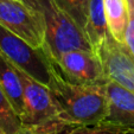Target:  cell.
Masks as SVG:
<instances>
[{
	"label": "cell",
	"instance_id": "obj_1",
	"mask_svg": "<svg viewBox=\"0 0 134 134\" xmlns=\"http://www.w3.org/2000/svg\"><path fill=\"white\" fill-rule=\"evenodd\" d=\"M49 88L58 108V119L68 126L99 125L108 116L106 84L72 83L55 68Z\"/></svg>",
	"mask_w": 134,
	"mask_h": 134
},
{
	"label": "cell",
	"instance_id": "obj_3",
	"mask_svg": "<svg viewBox=\"0 0 134 134\" xmlns=\"http://www.w3.org/2000/svg\"><path fill=\"white\" fill-rule=\"evenodd\" d=\"M0 52L19 70L49 87L55 66L43 46L35 48L0 25Z\"/></svg>",
	"mask_w": 134,
	"mask_h": 134
},
{
	"label": "cell",
	"instance_id": "obj_17",
	"mask_svg": "<svg viewBox=\"0 0 134 134\" xmlns=\"http://www.w3.org/2000/svg\"><path fill=\"white\" fill-rule=\"evenodd\" d=\"M128 3V7H129V13H131V17L134 18V0H127Z\"/></svg>",
	"mask_w": 134,
	"mask_h": 134
},
{
	"label": "cell",
	"instance_id": "obj_7",
	"mask_svg": "<svg viewBox=\"0 0 134 134\" xmlns=\"http://www.w3.org/2000/svg\"><path fill=\"white\" fill-rule=\"evenodd\" d=\"M97 55L103 63L107 80L134 93V56L127 46L116 42L109 32Z\"/></svg>",
	"mask_w": 134,
	"mask_h": 134
},
{
	"label": "cell",
	"instance_id": "obj_2",
	"mask_svg": "<svg viewBox=\"0 0 134 134\" xmlns=\"http://www.w3.org/2000/svg\"><path fill=\"white\" fill-rule=\"evenodd\" d=\"M42 14L45 25L43 48L51 59L70 50L94 51L84 32L55 0H25ZM95 52V51H94Z\"/></svg>",
	"mask_w": 134,
	"mask_h": 134
},
{
	"label": "cell",
	"instance_id": "obj_13",
	"mask_svg": "<svg viewBox=\"0 0 134 134\" xmlns=\"http://www.w3.org/2000/svg\"><path fill=\"white\" fill-rule=\"evenodd\" d=\"M57 5L65 13H68L84 32L87 23L89 0H55Z\"/></svg>",
	"mask_w": 134,
	"mask_h": 134
},
{
	"label": "cell",
	"instance_id": "obj_9",
	"mask_svg": "<svg viewBox=\"0 0 134 134\" xmlns=\"http://www.w3.org/2000/svg\"><path fill=\"white\" fill-rule=\"evenodd\" d=\"M0 88L20 118L24 115V86L19 69L0 52Z\"/></svg>",
	"mask_w": 134,
	"mask_h": 134
},
{
	"label": "cell",
	"instance_id": "obj_19",
	"mask_svg": "<svg viewBox=\"0 0 134 134\" xmlns=\"http://www.w3.org/2000/svg\"><path fill=\"white\" fill-rule=\"evenodd\" d=\"M128 134H134V129H131V131H129V133Z\"/></svg>",
	"mask_w": 134,
	"mask_h": 134
},
{
	"label": "cell",
	"instance_id": "obj_16",
	"mask_svg": "<svg viewBox=\"0 0 134 134\" xmlns=\"http://www.w3.org/2000/svg\"><path fill=\"white\" fill-rule=\"evenodd\" d=\"M124 44L132 52V55L134 56V18L133 17H131V20H129L128 27H127L126 35H125V43Z\"/></svg>",
	"mask_w": 134,
	"mask_h": 134
},
{
	"label": "cell",
	"instance_id": "obj_14",
	"mask_svg": "<svg viewBox=\"0 0 134 134\" xmlns=\"http://www.w3.org/2000/svg\"><path fill=\"white\" fill-rule=\"evenodd\" d=\"M129 131L131 129L102 122V124L90 125V126L69 127L62 134H128Z\"/></svg>",
	"mask_w": 134,
	"mask_h": 134
},
{
	"label": "cell",
	"instance_id": "obj_4",
	"mask_svg": "<svg viewBox=\"0 0 134 134\" xmlns=\"http://www.w3.org/2000/svg\"><path fill=\"white\" fill-rule=\"evenodd\" d=\"M0 25L35 48L45 43L43 17L26 1L0 0Z\"/></svg>",
	"mask_w": 134,
	"mask_h": 134
},
{
	"label": "cell",
	"instance_id": "obj_8",
	"mask_svg": "<svg viewBox=\"0 0 134 134\" xmlns=\"http://www.w3.org/2000/svg\"><path fill=\"white\" fill-rule=\"evenodd\" d=\"M106 88L109 110L104 124L134 129V93L110 80L107 81Z\"/></svg>",
	"mask_w": 134,
	"mask_h": 134
},
{
	"label": "cell",
	"instance_id": "obj_15",
	"mask_svg": "<svg viewBox=\"0 0 134 134\" xmlns=\"http://www.w3.org/2000/svg\"><path fill=\"white\" fill-rule=\"evenodd\" d=\"M70 126L65 125L62 121H56L50 125L39 126V127L23 126L15 134H62Z\"/></svg>",
	"mask_w": 134,
	"mask_h": 134
},
{
	"label": "cell",
	"instance_id": "obj_18",
	"mask_svg": "<svg viewBox=\"0 0 134 134\" xmlns=\"http://www.w3.org/2000/svg\"><path fill=\"white\" fill-rule=\"evenodd\" d=\"M0 134H5V132L3 131V128H1V127H0Z\"/></svg>",
	"mask_w": 134,
	"mask_h": 134
},
{
	"label": "cell",
	"instance_id": "obj_5",
	"mask_svg": "<svg viewBox=\"0 0 134 134\" xmlns=\"http://www.w3.org/2000/svg\"><path fill=\"white\" fill-rule=\"evenodd\" d=\"M51 61L56 70L72 83L106 84L108 81L103 63L94 51L70 50Z\"/></svg>",
	"mask_w": 134,
	"mask_h": 134
},
{
	"label": "cell",
	"instance_id": "obj_11",
	"mask_svg": "<svg viewBox=\"0 0 134 134\" xmlns=\"http://www.w3.org/2000/svg\"><path fill=\"white\" fill-rule=\"evenodd\" d=\"M103 6L109 32L115 41L124 44L125 35L131 20L127 0H103Z\"/></svg>",
	"mask_w": 134,
	"mask_h": 134
},
{
	"label": "cell",
	"instance_id": "obj_12",
	"mask_svg": "<svg viewBox=\"0 0 134 134\" xmlns=\"http://www.w3.org/2000/svg\"><path fill=\"white\" fill-rule=\"evenodd\" d=\"M0 127L5 134H15L23 127L21 118L11 106L10 101L0 88Z\"/></svg>",
	"mask_w": 134,
	"mask_h": 134
},
{
	"label": "cell",
	"instance_id": "obj_6",
	"mask_svg": "<svg viewBox=\"0 0 134 134\" xmlns=\"http://www.w3.org/2000/svg\"><path fill=\"white\" fill-rule=\"evenodd\" d=\"M24 86L23 126L39 127L61 121L58 108L48 86L36 81L27 74L19 70Z\"/></svg>",
	"mask_w": 134,
	"mask_h": 134
},
{
	"label": "cell",
	"instance_id": "obj_20",
	"mask_svg": "<svg viewBox=\"0 0 134 134\" xmlns=\"http://www.w3.org/2000/svg\"><path fill=\"white\" fill-rule=\"evenodd\" d=\"M21 1H25V0H21Z\"/></svg>",
	"mask_w": 134,
	"mask_h": 134
},
{
	"label": "cell",
	"instance_id": "obj_10",
	"mask_svg": "<svg viewBox=\"0 0 134 134\" xmlns=\"http://www.w3.org/2000/svg\"><path fill=\"white\" fill-rule=\"evenodd\" d=\"M108 33L109 30L104 13L103 0H89L84 35L96 53L99 52Z\"/></svg>",
	"mask_w": 134,
	"mask_h": 134
}]
</instances>
